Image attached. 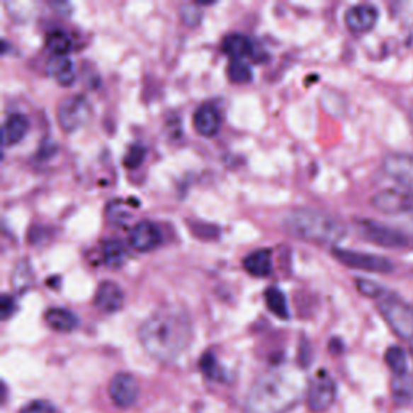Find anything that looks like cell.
<instances>
[{
    "label": "cell",
    "mask_w": 413,
    "mask_h": 413,
    "mask_svg": "<svg viewBox=\"0 0 413 413\" xmlns=\"http://www.w3.org/2000/svg\"><path fill=\"white\" fill-rule=\"evenodd\" d=\"M139 339L150 357L171 363L193 341V324L181 308H160L142 323Z\"/></svg>",
    "instance_id": "6da1fadb"
},
{
    "label": "cell",
    "mask_w": 413,
    "mask_h": 413,
    "mask_svg": "<svg viewBox=\"0 0 413 413\" xmlns=\"http://www.w3.org/2000/svg\"><path fill=\"white\" fill-rule=\"evenodd\" d=\"M300 395L299 380L270 373L254 385L246 402V413H286L299 402Z\"/></svg>",
    "instance_id": "7a4b0ae2"
},
{
    "label": "cell",
    "mask_w": 413,
    "mask_h": 413,
    "mask_svg": "<svg viewBox=\"0 0 413 413\" xmlns=\"http://www.w3.org/2000/svg\"><path fill=\"white\" fill-rule=\"evenodd\" d=\"M284 228L289 234L299 239L317 244H337L346 237V226L331 215L312 210V208H298L289 212L283 220Z\"/></svg>",
    "instance_id": "3957f363"
},
{
    "label": "cell",
    "mask_w": 413,
    "mask_h": 413,
    "mask_svg": "<svg viewBox=\"0 0 413 413\" xmlns=\"http://www.w3.org/2000/svg\"><path fill=\"white\" fill-rule=\"evenodd\" d=\"M378 310L395 336L402 341H413V305L397 295L385 294L378 300Z\"/></svg>",
    "instance_id": "277c9868"
},
{
    "label": "cell",
    "mask_w": 413,
    "mask_h": 413,
    "mask_svg": "<svg viewBox=\"0 0 413 413\" xmlns=\"http://www.w3.org/2000/svg\"><path fill=\"white\" fill-rule=\"evenodd\" d=\"M356 228L360 232V236L368 242L378 244L381 247L389 249H402L410 244L409 237L402 234L400 231L389 228L386 225L376 223L373 220H356Z\"/></svg>",
    "instance_id": "5b68a950"
},
{
    "label": "cell",
    "mask_w": 413,
    "mask_h": 413,
    "mask_svg": "<svg viewBox=\"0 0 413 413\" xmlns=\"http://www.w3.org/2000/svg\"><path fill=\"white\" fill-rule=\"evenodd\" d=\"M91 103L84 96L74 94L63 98L57 108V120L62 130L73 132L84 126L91 118Z\"/></svg>",
    "instance_id": "8992f818"
},
{
    "label": "cell",
    "mask_w": 413,
    "mask_h": 413,
    "mask_svg": "<svg viewBox=\"0 0 413 413\" xmlns=\"http://www.w3.org/2000/svg\"><path fill=\"white\" fill-rule=\"evenodd\" d=\"M334 257L344 264L349 268L371 271V273H391L394 271V264L386 257L375 254H366V252H357V250H347L336 247L333 250Z\"/></svg>",
    "instance_id": "52a82bcc"
},
{
    "label": "cell",
    "mask_w": 413,
    "mask_h": 413,
    "mask_svg": "<svg viewBox=\"0 0 413 413\" xmlns=\"http://www.w3.org/2000/svg\"><path fill=\"white\" fill-rule=\"evenodd\" d=\"M336 383L327 371H319L313 378L307 392V404L312 412H323L333 405L336 399Z\"/></svg>",
    "instance_id": "ba28073f"
},
{
    "label": "cell",
    "mask_w": 413,
    "mask_h": 413,
    "mask_svg": "<svg viewBox=\"0 0 413 413\" xmlns=\"http://www.w3.org/2000/svg\"><path fill=\"white\" fill-rule=\"evenodd\" d=\"M383 171L397 183L407 194L413 196V157L407 154H389L383 160Z\"/></svg>",
    "instance_id": "9c48e42d"
},
{
    "label": "cell",
    "mask_w": 413,
    "mask_h": 413,
    "mask_svg": "<svg viewBox=\"0 0 413 413\" xmlns=\"http://www.w3.org/2000/svg\"><path fill=\"white\" fill-rule=\"evenodd\" d=\"M110 399L121 409L135 405L139 397V385L136 378L130 373H118L112 378L108 386Z\"/></svg>",
    "instance_id": "30bf717a"
},
{
    "label": "cell",
    "mask_w": 413,
    "mask_h": 413,
    "mask_svg": "<svg viewBox=\"0 0 413 413\" xmlns=\"http://www.w3.org/2000/svg\"><path fill=\"white\" fill-rule=\"evenodd\" d=\"M371 205L378 212L386 215H407L413 207V196L407 193H399V191L394 189H386L378 193L371 199Z\"/></svg>",
    "instance_id": "8fae6325"
},
{
    "label": "cell",
    "mask_w": 413,
    "mask_h": 413,
    "mask_svg": "<svg viewBox=\"0 0 413 413\" xmlns=\"http://www.w3.org/2000/svg\"><path fill=\"white\" fill-rule=\"evenodd\" d=\"M378 18H380L378 9L370 4L353 5L346 11V25L352 33L357 34L371 31L378 23Z\"/></svg>",
    "instance_id": "7c38bea8"
},
{
    "label": "cell",
    "mask_w": 413,
    "mask_h": 413,
    "mask_svg": "<svg viewBox=\"0 0 413 413\" xmlns=\"http://www.w3.org/2000/svg\"><path fill=\"white\" fill-rule=\"evenodd\" d=\"M162 242V232L150 221H139L130 232V244L137 252H150L159 247Z\"/></svg>",
    "instance_id": "4fadbf2b"
},
{
    "label": "cell",
    "mask_w": 413,
    "mask_h": 413,
    "mask_svg": "<svg viewBox=\"0 0 413 413\" xmlns=\"http://www.w3.org/2000/svg\"><path fill=\"white\" fill-rule=\"evenodd\" d=\"M94 302L98 310H102L106 313H115L121 310V307H123L125 294L116 283L103 281L98 284Z\"/></svg>",
    "instance_id": "5bb4252c"
},
{
    "label": "cell",
    "mask_w": 413,
    "mask_h": 413,
    "mask_svg": "<svg viewBox=\"0 0 413 413\" xmlns=\"http://www.w3.org/2000/svg\"><path fill=\"white\" fill-rule=\"evenodd\" d=\"M221 118L217 107L210 103H203L194 113V126L199 135L205 137H212L220 131Z\"/></svg>",
    "instance_id": "9a60e30c"
},
{
    "label": "cell",
    "mask_w": 413,
    "mask_h": 413,
    "mask_svg": "<svg viewBox=\"0 0 413 413\" xmlns=\"http://www.w3.org/2000/svg\"><path fill=\"white\" fill-rule=\"evenodd\" d=\"M47 74L60 86H72L77 81V69L68 57H52L47 62Z\"/></svg>",
    "instance_id": "2e32d148"
},
{
    "label": "cell",
    "mask_w": 413,
    "mask_h": 413,
    "mask_svg": "<svg viewBox=\"0 0 413 413\" xmlns=\"http://www.w3.org/2000/svg\"><path fill=\"white\" fill-rule=\"evenodd\" d=\"M44 318L45 323H47L54 331H58V333H72V331L77 329L79 324V319L73 312H69L68 308L60 307L49 308V310L45 312Z\"/></svg>",
    "instance_id": "e0dca14e"
},
{
    "label": "cell",
    "mask_w": 413,
    "mask_h": 413,
    "mask_svg": "<svg viewBox=\"0 0 413 413\" xmlns=\"http://www.w3.org/2000/svg\"><path fill=\"white\" fill-rule=\"evenodd\" d=\"M244 268H246L250 275L257 278H266L273 273V261L271 252L268 249H260L255 252L249 254L244 259Z\"/></svg>",
    "instance_id": "ac0fdd59"
},
{
    "label": "cell",
    "mask_w": 413,
    "mask_h": 413,
    "mask_svg": "<svg viewBox=\"0 0 413 413\" xmlns=\"http://www.w3.org/2000/svg\"><path fill=\"white\" fill-rule=\"evenodd\" d=\"M29 130V121L25 115H10L7 121L4 123V145L5 147H10V145L18 144L23 137L26 136V132Z\"/></svg>",
    "instance_id": "d6986e66"
},
{
    "label": "cell",
    "mask_w": 413,
    "mask_h": 413,
    "mask_svg": "<svg viewBox=\"0 0 413 413\" xmlns=\"http://www.w3.org/2000/svg\"><path fill=\"white\" fill-rule=\"evenodd\" d=\"M223 52L232 60H242V58L252 55L254 44L244 34H230L223 43Z\"/></svg>",
    "instance_id": "ffe728a7"
},
{
    "label": "cell",
    "mask_w": 413,
    "mask_h": 413,
    "mask_svg": "<svg viewBox=\"0 0 413 413\" xmlns=\"http://www.w3.org/2000/svg\"><path fill=\"white\" fill-rule=\"evenodd\" d=\"M392 400L397 405H409L413 402V375L405 373L392 378Z\"/></svg>",
    "instance_id": "44dd1931"
},
{
    "label": "cell",
    "mask_w": 413,
    "mask_h": 413,
    "mask_svg": "<svg viewBox=\"0 0 413 413\" xmlns=\"http://www.w3.org/2000/svg\"><path fill=\"white\" fill-rule=\"evenodd\" d=\"M103 264L108 268H121L126 261V250L121 246V242L115 239H107L102 244Z\"/></svg>",
    "instance_id": "7402d4cb"
},
{
    "label": "cell",
    "mask_w": 413,
    "mask_h": 413,
    "mask_svg": "<svg viewBox=\"0 0 413 413\" xmlns=\"http://www.w3.org/2000/svg\"><path fill=\"white\" fill-rule=\"evenodd\" d=\"M265 302H266V307H268V310L271 313H275L278 318H281V319L289 318L286 298H284V294L278 288L266 289Z\"/></svg>",
    "instance_id": "603a6c76"
},
{
    "label": "cell",
    "mask_w": 413,
    "mask_h": 413,
    "mask_svg": "<svg viewBox=\"0 0 413 413\" xmlns=\"http://www.w3.org/2000/svg\"><path fill=\"white\" fill-rule=\"evenodd\" d=\"M386 365L391 368L394 376H400L409 373L407 371V353L402 347L391 346L385 353Z\"/></svg>",
    "instance_id": "cb8c5ba5"
},
{
    "label": "cell",
    "mask_w": 413,
    "mask_h": 413,
    "mask_svg": "<svg viewBox=\"0 0 413 413\" xmlns=\"http://www.w3.org/2000/svg\"><path fill=\"white\" fill-rule=\"evenodd\" d=\"M45 44H47V47L58 57H65L73 47L72 39H69L68 34L63 31H52L47 39H45Z\"/></svg>",
    "instance_id": "d4e9b609"
},
{
    "label": "cell",
    "mask_w": 413,
    "mask_h": 413,
    "mask_svg": "<svg viewBox=\"0 0 413 413\" xmlns=\"http://www.w3.org/2000/svg\"><path fill=\"white\" fill-rule=\"evenodd\" d=\"M228 77L236 84L249 83L252 79V69L242 60H232L228 67Z\"/></svg>",
    "instance_id": "484cf974"
},
{
    "label": "cell",
    "mask_w": 413,
    "mask_h": 413,
    "mask_svg": "<svg viewBox=\"0 0 413 413\" xmlns=\"http://www.w3.org/2000/svg\"><path fill=\"white\" fill-rule=\"evenodd\" d=\"M199 366L202 370V373L205 375L208 380H221L223 378V373H221V368L217 362V358L212 352H205L200 358Z\"/></svg>",
    "instance_id": "4316f807"
},
{
    "label": "cell",
    "mask_w": 413,
    "mask_h": 413,
    "mask_svg": "<svg viewBox=\"0 0 413 413\" xmlns=\"http://www.w3.org/2000/svg\"><path fill=\"white\" fill-rule=\"evenodd\" d=\"M357 289L362 293L366 298H373V299H381L383 295L386 294V290L383 289L380 284L370 281V279H363V278H357L356 279Z\"/></svg>",
    "instance_id": "83f0119b"
},
{
    "label": "cell",
    "mask_w": 413,
    "mask_h": 413,
    "mask_svg": "<svg viewBox=\"0 0 413 413\" xmlns=\"http://www.w3.org/2000/svg\"><path fill=\"white\" fill-rule=\"evenodd\" d=\"M181 18L189 26H197L202 20V11L194 4H186L181 7Z\"/></svg>",
    "instance_id": "f1b7e54d"
},
{
    "label": "cell",
    "mask_w": 413,
    "mask_h": 413,
    "mask_svg": "<svg viewBox=\"0 0 413 413\" xmlns=\"http://www.w3.org/2000/svg\"><path fill=\"white\" fill-rule=\"evenodd\" d=\"M144 147H141V145H132L125 157V165L128 168H137L144 162Z\"/></svg>",
    "instance_id": "f546056e"
},
{
    "label": "cell",
    "mask_w": 413,
    "mask_h": 413,
    "mask_svg": "<svg viewBox=\"0 0 413 413\" xmlns=\"http://www.w3.org/2000/svg\"><path fill=\"white\" fill-rule=\"evenodd\" d=\"M20 413H55V407L47 400H33L31 404L23 407Z\"/></svg>",
    "instance_id": "4dcf8cb0"
},
{
    "label": "cell",
    "mask_w": 413,
    "mask_h": 413,
    "mask_svg": "<svg viewBox=\"0 0 413 413\" xmlns=\"http://www.w3.org/2000/svg\"><path fill=\"white\" fill-rule=\"evenodd\" d=\"M16 308V304L13 298H10L9 294L2 295V300H0V312H2V319H9L11 315H13Z\"/></svg>",
    "instance_id": "1f68e13d"
},
{
    "label": "cell",
    "mask_w": 413,
    "mask_h": 413,
    "mask_svg": "<svg viewBox=\"0 0 413 413\" xmlns=\"http://www.w3.org/2000/svg\"><path fill=\"white\" fill-rule=\"evenodd\" d=\"M397 10L395 13L400 16V20L405 23H413V2H400L397 5Z\"/></svg>",
    "instance_id": "d6a6232c"
},
{
    "label": "cell",
    "mask_w": 413,
    "mask_h": 413,
    "mask_svg": "<svg viewBox=\"0 0 413 413\" xmlns=\"http://www.w3.org/2000/svg\"><path fill=\"white\" fill-rule=\"evenodd\" d=\"M410 123H412V126H413V106H412V108H410Z\"/></svg>",
    "instance_id": "836d02e7"
},
{
    "label": "cell",
    "mask_w": 413,
    "mask_h": 413,
    "mask_svg": "<svg viewBox=\"0 0 413 413\" xmlns=\"http://www.w3.org/2000/svg\"><path fill=\"white\" fill-rule=\"evenodd\" d=\"M409 215H410V217H412V221H413V207H412V210L409 212Z\"/></svg>",
    "instance_id": "e575fe53"
},
{
    "label": "cell",
    "mask_w": 413,
    "mask_h": 413,
    "mask_svg": "<svg viewBox=\"0 0 413 413\" xmlns=\"http://www.w3.org/2000/svg\"><path fill=\"white\" fill-rule=\"evenodd\" d=\"M412 356H413V351H412Z\"/></svg>",
    "instance_id": "d590c367"
}]
</instances>
